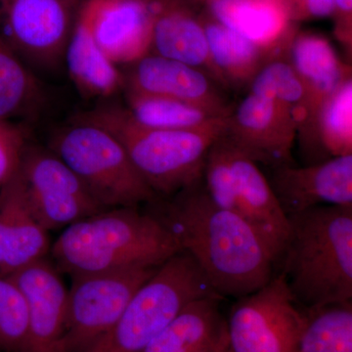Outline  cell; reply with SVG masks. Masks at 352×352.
I'll return each instance as SVG.
<instances>
[{"instance_id": "30bf717a", "label": "cell", "mask_w": 352, "mask_h": 352, "mask_svg": "<svg viewBox=\"0 0 352 352\" xmlns=\"http://www.w3.org/2000/svg\"><path fill=\"white\" fill-rule=\"evenodd\" d=\"M85 0H0V36L30 68L52 71Z\"/></svg>"}, {"instance_id": "3957f363", "label": "cell", "mask_w": 352, "mask_h": 352, "mask_svg": "<svg viewBox=\"0 0 352 352\" xmlns=\"http://www.w3.org/2000/svg\"><path fill=\"white\" fill-rule=\"evenodd\" d=\"M280 273L305 309L352 302V207L289 215Z\"/></svg>"}, {"instance_id": "277c9868", "label": "cell", "mask_w": 352, "mask_h": 352, "mask_svg": "<svg viewBox=\"0 0 352 352\" xmlns=\"http://www.w3.org/2000/svg\"><path fill=\"white\" fill-rule=\"evenodd\" d=\"M228 116L195 129L140 126L115 104H102L76 117L112 133L157 196H175L201 182L208 153L226 133Z\"/></svg>"}, {"instance_id": "7c38bea8", "label": "cell", "mask_w": 352, "mask_h": 352, "mask_svg": "<svg viewBox=\"0 0 352 352\" xmlns=\"http://www.w3.org/2000/svg\"><path fill=\"white\" fill-rule=\"evenodd\" d=\"M298 113L274 99L248 92L228 116L226 138L234 147L267 168L293 164Z\"/></svg>"}, {"instance_id": "5b68a950", "label": "cell", "mask_w": 352, "mask_h": 352, "mask_svg": "<svg viewBox=\"0 0 352 352\" xmlns=\"http://www.w3.org/2000/svg\"><path fill=\"white\" fill-rule=\"evenodd\" d=\"M212 296L196 261L178 252L138 289L115 325L82 352H144L183 308Z\"/></svg>"}, {"instance_id": "52a82bcc", "label": "cell", "mask_w": 352, "mask_h": 352, "mask_svg": "<svg viewBox=\"0 0 352 352\" xmlns=\"http://www.w3.org/2000/svg\"><path fill=\"white\" fill-rule=\"evenodd\" d=\"M203 184L214 204L239 215L258 231L278 268L289 238L288 217L259 164L234 147L226 133L208 153Z\"/></svg>"}, {"instance_id": "83f0119b", "label": "cell", "mask_w": 352, "mask_h": 352, "mask_svg": "<svg viewBox=\"0 0 352 352\" xmlns=\"http://www.w3.org/2000/svg\"><path fill=\"white\" fill-rule=\"evenodd\" d=\"M249 92L270 97L295 111L300 118V131L305 115V88L289 63L288 52L273 58L259 69L250 83Z\"/></svg>"}, {"instance_id": "8992f818", "label": "cell", "mask_w": 352, "mask_h": 352, "mask_svg": "<svg viewBox=\"0 0 352 352\" xmlns=\"http://www.w3.org/2000/svg\"><path fill=\"white\" fill-rule=\"evenodd\" d=\"M50 149L106 208H138L157 200L124 146L100 126L75 117L52 134Z\"/></svg>"}, {"instance_id": "9a60e30c", "label": "cell", "mask_w": 352, "mask_h": 352, "mask_svg": "<svg viewBox=\"0 0 352 352\" xmlns=\"http://www.w3.org/2000/svg\"><path fill=\"white\" fill-rule=\"evenodd\" d=\"M122 68V90L175 99L222 115H229L235 107L214 78L188 64L149 53Z\"/></svg>"}, {"instance_id": "4fadbf2b", "label": "cell", "mask_w": 352, "mask_h": 352, "mask_svg": "<svg viewBox=\"0 0 352 352\" xmlns=\"http://www.w3.org/2000/svg\"><path fill=\"white\" fill-rule=\"evenodd\" d=\"M288 58L305 88V115L298 136L308 164L314 152L319 111L324 102L351 78V67L342 61L329 39L314 32H295Z\"/></svg>"}, {"instance_id": "4dcf8cb0", "label": "cell", "mask_w": 352, "mask_h": 352, "mask_svg": "<svg viewBox=\"0 0 352 352\" xmlns=\"http://www.w3.org/2000/svg\"><path fill=\"white\" fill-rule=\"evenodd\" d=\"M336 36L351 54L352 0H335Z\"/></svg>"}, {"instance_id": "ac0fdd59", "label": "cell", "mask_w": 352, "mask_h": 352, "mask_svg": "<svg viewBox=\"0 0 352 352\" xmlns=\"http://www.w3.org/2000/svg\"><path fill=\"white\" fill-rule=\"evenodd\" d=\"M50 249L48 231L32 210L18 168L0 188V275L10 276Z\"/></svg>"}, {"instance_id": "603a6c76", "label": "cell", "mask_w": 352, "mask_h": 352, "mask_svg": "<svg viewBox=\"0 0 352 352\" xmlns=\"http://www.w3.org/2000/svg\"><path fill=\"white\" fill-rule=\"evenodd\" d=\"M212 66L222 87H249L259 69L273 58L284 54L275 52L222 25L208 12L199 16Z\"/></svg>"}, {"instance_id": "d4e9b609", "label": "cell", "mask_w": 352, "mask_h": 352, "mask_svg": "<svg viewBox=\"0 0 352 352\" xmlns=\"http://www.w3.org/2000/svg\"><path fill=\"white\" fill-rule=\"evenodd\" d=\"M126 110L140 126L159 129H195L228 115L186 102L124 89ZM230 115V113H229Z\"/></svg>"}, {"instance_id": "ba28073f", "label": "cell", "mask_w": 352, "mask_h": 352, "mask_svg": "<svg viewBox=\"0 0 352 352\" xmlns=\"http://www.w3.org/2000/svg\"><path fill=\"white\" fill-rule=\"evenodd\" d=\"M305 312L283 274L240 298L226 320L229 352H298Z\"/></svg>"}, {"instance_id": "44dd1931", "label": "cell", "mask_w": 352, "mask_h": 352, "mask_svg": "<svg viewBox=\"0 0 352 352\" xmlns=\"http://www.w3.org/2000/svg\"><path fill=\"white\" fill-rule=\"evenodd\" d=\"M64 64L72 82L85 98L108 99L124 89L122 69L95 41L83 3L65 51Z\"/></svg>"}, {"instance_id": "e0dca14e", "label": "cell", "mask_w": 352, "mask_h": 352, "mask_svg": "<svg viewBox=\"0 0 352 352\" xmlns=\"http://www.w3.org/2000/svg\"><path fill=\"white\" fill-rule=\"evenodd\" d=\"M96 43L116 66H129L151 50L149 0H85Z\"/></svg>"}, {"instance_id": "6da1fadb", "label": "cell", "mask_w": 352, "mask_h": 352, "mask_svg": "<svg viewBox=\"0 0 352 352\" xmlns=\"http://www.w3.org/2000/svg\"><path fill=\"white\" fill-rule=\"evenodd\" d=\"M163 220L220 298H243L274 276L277 263L258 231L208 197L203 179L175 194Z\"/></svg>"}, {"instance_id": "9c48e42d", "label": "cell", "mask_w": 352, "mask_h": 352, "mask_svg": "<svg viewBox=\"0 0 352 352\" xmlns=\"http://www.w3.org/2000/svg\"><path fill=\"white\" fill-rule=\"evenodd\" d=\"M159 267L138 266L73 277L59 352H82L103 337Z\"/></svg>"}, {"instance_id": "484cf974", "label": "cell", "mask_w": 352, "mask_h": 352, "mask_svg": "<svg viewBox=\"0 0 352 352\" xmlns=\"http://www.w3.org/2000/svg\"><path fill=\"white\" fill-rule=\"evenodd\" d=\"M352 155V78L324 102L315 124L314 152L308 164Z\"/></svg>"}, {"instance_id": "d6986e66", "label": "cell", "mask_w": 352, "mask_h": 352, "mask_svg": "<svg viewBox=\"0 0 352 352\" xmlns=\"http://www.w3.org/2000/svg\"><path fill=\"white\" fill-rule=\"evenodd\" d=\"M149 2L153 12L150 53L203 69L220 85L203 25L186 0Z\"/></svg>"}, {"instance_id": "7402d4cb", "label": "cell", "mask_w": 352, "mask_h": 352, "mask_svg": "<svg viewBox=\"0 0 352 352\" xmlns=\"http://www.w3.org/2000/svg\"><path fill=\"white\" fill-rule=\"evenodd\" d=\"M221 298L206 296L190 302L152 340L144 352H220L227 346Z\"/></svg>"}, {"instance_id": "1f68e13d", "label": "cell", "mask_w": 352, "mask_h": 352, "mask_svg": "<svg viewBox=\"0 0 352 352\" xmlns=\"http://www.w3.org/2000/svg\"><path fill=\"white\" fill-rule=\"evenodd\" d=\"M220 352H229V351H228V349H227V346H226V349H223V351H221Z\"/></svg>"}, {"instance_id": "8fae6325", "label": "cell", "mask_w": 352, "mask_h": 352, "mask_svg": "<svg viewBox=\"0 0 352 352\" xmlns=\"http://www.w3.org/2000/svg\"><path fill=\"white\" fill-rule=\"evenodd\" d=\"M19 173L32 210L47 231L108 210L50 148L28 143Z\"/></svg>"}, {"instance_id": "f546056e", "label": "cell", "mask_w": 352, "mask_h": 352, "mask_svg": "<svg viewBox=\"0 0 352 352\" xmlns=\"http://www.w3.org/2000/svg\"><path fill=\"white\" fill-rule=\"evenodd\" d=\"M28 135L27 127L0 120V188L17 173Z\"/></svg>"}, {"instance_id": "ffe728a7", "label": "cell", "mask_w": 352, "mask_h": 352, "mask_svg": "<svg viewBox=\"0 0 352 352\" xmlns=\"http://www.w3.org/2000/svg\"><path fill=\"white\" fill-rule=\"evenodd\" d=\"M193 1L201 2L222 25L275 52H286L296 32L287 0Z\"/></svg>"}, {"instance_id": "cb8c5ba5", "label": "cell", "mask_w": 352, "mask_h": 352, "mask_svg": "<svg viewBox=\"0 0 352 352\" xmlns=\"http://www.w3.org/2000/svg\"><path fill=\"white\" fill-rule=\"evenodd\" d=\"M46 102L41 80L0 36V120H36Z\"/></svg>"}, {"instance_id": "f1b7e54d", "label": "cell", "mask_w": 352, "mask_h": 352, "mask_svg": "<svg viewBox=\"0 0 352 352\" xmlns=\"http://www.w3.org/2000/svg\"><path fill=\"white\" fill-rule=\"evenodd\" d=\"M29 335L27 303L19 287L0 275V351L24 352Z\"/></svg>"}, {"instance_id": "2e32d148", "label": "cell", "mask_w": 352, "mask_h": 352, "mask_svg": "<svg viewBox=\"0 0 352 352\" xmlns=\"http://www.w3.org/2000/svg\"><path fill=\"white\" fill-rule=\"evenodd\" d=\"M24 296L29 335L24 352H59L68 316L69 289L45 258L9 276Z\"/></svg>"}, {"instance_id": "5bb4252c", "label": "cell", "mask_w": 352, "mask_h": 352, "mask_svg": "<svg viewBox=\"0 0 352 352\" xmlns=\"http://www.w3.org/2000/svg\"><path fill=\"white\" fill-rule=\"evenodd\" d=\"M270 170L268 182L287 217L320 206L352 207V155Z\"/></svg>"}, {"instance_id": "7a4b0ae2", "label": "cell", "mask_w": 352, "mask_h": 352, "mask_svg": "<svg viewBox=\"0 0 352 352\" xmlns=\"http://www.w3.org/2000/svg\"><path fill=\"white\" fill-rule=\"evenodd\" d=\"M180 251L163 220L136 208H108L78 220L51 248L58 265L73 277L161 266Z\"/></svg>"}, {"instance_id": "4316f807", "label": "cell", "mask_w": 352, "mask_h": 352, "mask_svg": "<svg viewBox=\"0 0 352 352\" xmlns=\"http://www.w3.org/2000/svg\"><path fill=\"white\" fill-rule=\"evenodd\" d=\"M298 352H352V302L305 309Z\"/></svg>"}]
</instances>
